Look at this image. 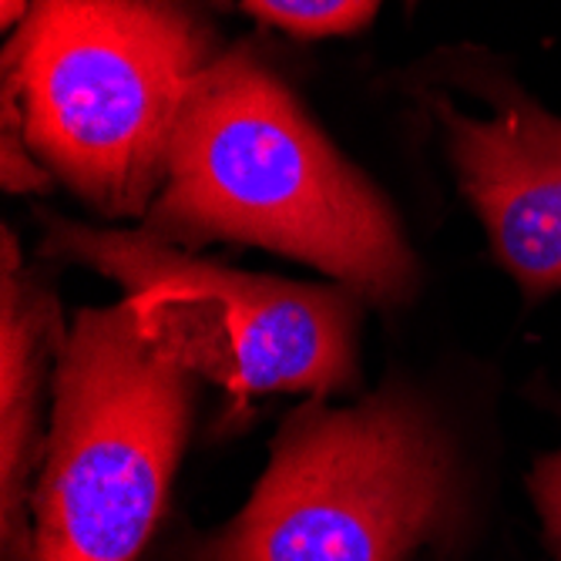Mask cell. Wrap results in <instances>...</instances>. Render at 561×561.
Returning a JSON list of instances; mask_svg holds the SVG:
<instances>
[{"label": "cell", "mask_w": 561, "mask_h": 561, "mask_svg": "<svg viewBox=\"0 0 561 561\" xmlns=\"http://www.w3.org/2000/svg\"><path fill=\"white\" fill-rule=\"evenodd\" d=\"M138 226L192 252L263 245L380 310L403 306L421 286L393 206L252 41L229 44L192 84L165 185Z\"/></svg>", "instance_id": "6da1fadb"}, {"label": "cell", "mask_w": 561, "mask_h": 561, "mask_svg": "<svg viewBox=\"0 0 561 561\" xmlns=\"http://www.w3.org/2000/svg\"><path fill=\"white\" fill-rule=\"evenodd\" d=\"M226 0H31L0 50V122L105 219H145Z\"/></svg>", "instance_id": "7a4b0ae2"}, {"label": "cell", "mask_w": 561, "mask_h": 561, "mask_svg": "<svg viewBox=\"0 0 561 561\" xmlns=\"http://www.w3.org/2000/svg\"><path fill=\"white\" fill-rule=\"evenodd\" d=\"M461 468L424 400L313 397L273 437L242 512L179 561H407L461 525Z\"/></svg>", "instance_id": "3957f363"}, {"label": "cell", "mask_w": 561, "mask_h": 561, "mask_svg": "<svg viewBox=\"0 0 561 561\" xmlns=\"http://www.w3.org/2000/svg\"><path fill=\"white\" fill-rule=\"evenodd\" d=\"M202 377L138 306L78 310L31 497L27 561H138L156 535Z\"/></svg>", "instance_id": "277c9868"}, {"label": "cell", "mask_w": 561, "mask_h": 561, "mask_svg": "<svg viewBox=\"0 0 561 561\" xmlns=\"http://www.w3.org/2000/svg\"><path fill=\"white\" fill-rule=\"evenodd\" d=\"M41 256L78 263L122 286L145 327L236 411L276 393H346L360 380L356 330L364 299L330 283L242 273L138 229H94L37 213Z\"/></svg>", "instance_id": "5b68a950"}, {"label": "cell", "mask_w": 561, "mask_h": 561, "mask_svg": "<svg viewBox=\"0 0 561 561\" xmlns=\"http://www.w3.org/2000/svg\"><path fill=\"white\" fill-rule=\"evenodd\" d=\"M440 58L437 81L474 91L488 112L468 115L440 84H417L411 94L437 125L497 266L538 302L561 289V118L484 50L457 47Z\"/></svg>", "instance_id": "8992f818"}, {"label": "cell", "mask_w": 561, "mask_h": 561, "mask_svg": "<svg viewBox=\"0 0 561 561\" xmlns=\"http://www.w3.org/2000/svg\"><path fill=\"white\" fill-rule=\"evenodd\" d=\"M68 333L50 279L0 232V558L27 561L31 497L41 468L44 387L58 380Z\"/></svg>", "instance_id": "52a82bcc"}, {"label": "cell", "mask_w": 561, "mask_h": 561, "mask_svg": "<svg viewBox=\"0 0 561 561\" xmlns=\"http://www.w3.org/2000/svg\"><path fill=\"white\" fill-rule=\"evenodd\" d=\"M417 4L421 0H403L407 11H414ZM239 8L263 27L299 41H320L364 31L377 21L383 0H239Z\"/></svg>", "instance_id": "ba28073f"}, {"label": "cell", "mask_w": 561, "mask_h": 561, "mask_svg": "<svg viewBox=\"0 0 561 561\" xmlns=\"http://www.w3.org/2000/svg\"><path fill=\"white\" fill-rule=\"evenodd\" d=\"M0 185L14 195H44L55 188V175L44 169L24 135L8 122H0Z\"/></svg>", "instance_id": "9c48e42d"}, {"label": "cell", "mask_w": 561, "mask_h": 561, "mask_svg": "<svg viewBox=\"0 0 561 561\" xmlns=\"http://www.w3.org/2000/svg\"><path fill=\"white\" fill-rule=\"evenodd\" d=\"M528 491H531V501L541 515L545 538H548L554 558L561 561V447L538 457L528 474Z\"/></svg>", "instance_id": "30bf717a"}, {"label": "cell", "mask_w": 561, "mask_h": 561, "mask_svg": "<svg viewBox=\"0 0 561 561\" xmlns=\"http://www.w3.org/2000/svg\"><path fill=\"white\" fill-rule=\"evenodd\" d=\"M27 8H31V0H0V27L11 34L24 21Z\"/></svg>", "instance_id": "8fae6325"}]
</instances>
